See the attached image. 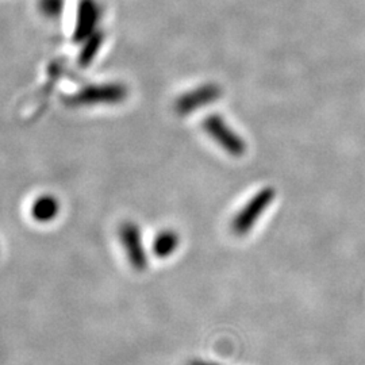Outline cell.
Segmentation results:
<instances>
[{"label":"cell","mask_w":365,"mask_h":365,"mask_svg":"<svg viewBox=\"0 0 365 365\" xmlns=\"http://www.w3.org/2000/svg\"><path fill=\"white\" fill-rule=\"evenodd\" d=\"M187 365H218L215 363H211V361H206V360H202V359H194L191 361H188Z\"/></svg>","instance_id":"cell-11"},{"label":"cell","mask_w":365,"mask_h":365,"mask_svg":"<svg viewBox=\"0 0 365 365\" xmlns=\"http://www.w3.org/2000/svg\"><path fill=\"white\" fill-rule=\"evenodd\" d=\"M105 41V33L102 30L93 31L88 38L86 39L84 46L78 53V66H88L93 61L95 56L101 51V46Z\"/></svg>","instance_id":"cell-9"},{"label":"cell","mask_w":365,"mask_h":365,"mask_svg":"<svg viewBox=\"0 0 365 365\" xmlns=\"http://www.w3.org/2000/svg\"><path fill=\"white\" fill-rule=\"evenodd\" d=\"M203 129L230 156L241 157L247 152L245 141L227 126L221 115H209L203 119Z\"/></svg>","instance_id":"cell-2"},{"label":"cell","mask_w":365,"mask_h":365,"mask_svg":"<svg viewBox=\"0 0 365 365\" xmlns=\"http://www.w3.org/2000/svg\"><path fill=\"white\" fill-rule=\"evenodd\" d=\"M39 9L48 18H57L64 9V0H39Z\"/></svg>","instance_id":"cell-10"},{"label":"cell","mask_w":365,"mask_h":365,"mask_svg":"<svg viewBox=\"0 0 365 365\" xmlns=\"http://www.w3.org/2000/svg\"><path fill=\"white\" fill-rule=\"evenodd\" d=\"M274 195H276V192H274V188L267 187L253 196L233 220L232 229H233L235 235H248L249 232L252 230V227L256 225L257 220L260 218L261 214L272 203Z\"/></svg>","instance_id":"cell-3"},{"label":"cell","mask_w":365,"mask_h":365,"mask_svg":"<svg viewBox=\"0 0 365 365\" xmlns=\"http://www.w3.org/2000/svg\"><path fill=\"white\" fill-rule=\"evenodd\" d=\"M60 203L53 195L39 196L31 205V217L38 222H51L58 215Z\"/></svg>","instance_id":"cell-7"},{"label":"cell","mask_w":365,"mask_h":365,"mask_svg":"<svg viewBox=\"0 0 365 365\" xmlns=\"http://www.w3.org/2000/svg\"><path fill=\"white\" fill-rule=\"evenodd\" d=\"M99 6L95 0H80L76 26L73 31L75 42H83L95 31L99 21Z\"/></svg>","instance_id":"cell-6"},{"label":"cell","mask_w":365,"mask_h":365,"mask_svg":"<svg viewBox=\"0 0 365 365\" xmlns=\"http://www.w3.org/2000/svg\"><path fill=\"white\" fill-rule=\"evenodd\" d=\"M180 237L173 230H164L157 235L153 241V253L160 259L170 257L179 248Z\"/></svg>","instance_id":"cell-8"},{"label":"cell","mask_w":365,"mask_h":365,"mask_svg":"<svg viewBox=\"0 0 365 365\" xmlns=\"http://www.w3.org/2000/svg\"><path fill=\"white\" fill-rule=\"evenodd\" d=\"M128 87L120 83H105L84 87L78 93L68 96L66 103L71 107L118 105L128 98Z\"/></svg>","instance_id":"cell-1"},{"label":"cell","mask_w":365,"mask_h":365,"mask_svg":"<svg viewBox=\"0 0 365 365\" xmlns=\"http://www.w3.org/2000/svg\"><path fill=\"white\" fill-rule=\"evenodd\" d=\"M222 88L220 86L209 83L197 87L192 91L185 92L182 96L178 98L175 102V111L179 115H188L192 114L197 108L205 106L211 105L217 102L222 96Z\"/></svg>","instance_id":"cell-5"},{"label":"cell","mask_w":365,"mask_h":365,"mask_svg":"<svg viewBox=\"0 0 365 365\" xmlns=\"http://www.w3.org/2000/svg\"><path fill=\"white\" fill-rule=\"evenodd\" d=\"M119 240L131 267L135 271H145L148 267V253L143 244L140 227L134 222H125L119 227Z\"/></svg>","instance_id":"cell-4"}]
</instances>
